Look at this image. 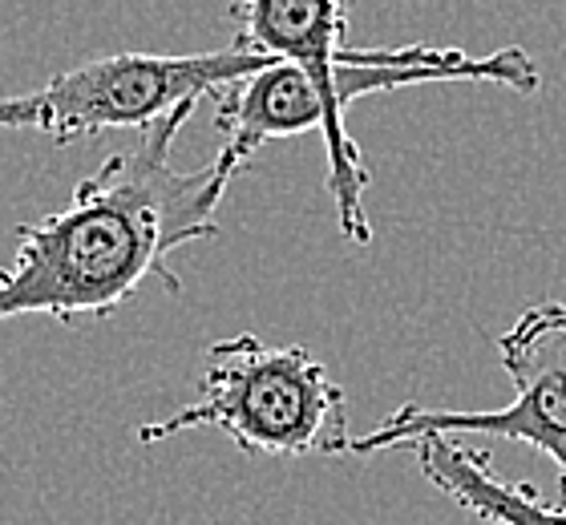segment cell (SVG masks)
<instances>
[{"mask_svg": "<svg viewBox=\"0 0 566 525\" xmlns=\"http://www.w3.org/2000/svg\"><path fill=\"white\" fill-rule=\"evenodd\" d=\"M268 65L275 57L239 45L211 53H109L36 90L0 97V129H33L61 146L106 129H150L178 105L219 97Z\"/></svg>", "mask_w": 566, "mask_h": 525, "instance_id": "obj_4", "label": "cell"}, {"mask_svg": "<svg viewBox=\"0 0 566 525\" xmlns=\"http://www.w3.org/2000/svg\"><path fill=\"white\" fill-rule=\"evenodd\" d=\"M424 481L453 505L485 525H566V505L543 502V493L522 481H506L490 465V453L465 449L453 437H421L409 444Z\"/></svg>", "mask_w": 566, "mask_h": 525, "instance_id": "obj_6", "label": "cell"}, {"mask_svg": "<svg viewBox=\"0 0 566 525\" xmlns=\"http://www.w3.org/2000/svg\"><path fill=\"white\" fill-rule=\"evenodd\" d=\"M195 105H178L142 129L134 150L109 154L61 210L12 231L17 251L0 267V324L21 315H45L53 324L109 315L146 283L182 295V280L166 259L219 234V207L243 170L219 150L199 170L175 166V141Z\"/></svg>", "mask_w": 566, "mask_h": 525, "instance_id": "obj_2", "label": "cell"}, {"mask_svg": "<svg viewBox=\"0 0 566 525\" xmlns=\"http://www.w3.org/2000/svg\"><path fill=\"white\" fill-rule=\"evenodd\" d=\"M497 356L506 368L514 400L506 409H421L401 405L377 429L353 441V456H373L401 449L421 437L485 432L502 441H518L551 456L566 485V304L543 300L526 307L518 324L497 339Z\"/></svg>", "mask_w": 566, "mask_h": 525, "instance_id": "obj_5", "label": "cell"}, {"mask_svg": "<svg viewBox=\"0 0 566 525\" xmlns=\"http://www.w3.org/2000/svg\"><path fill=\"white\" fill-rule=\"evenodd\" d=\"M356 0H231V45L268 53L275 65L251 73L214 97L219 154L248 166L260 146L316 129L328 154V190L348 243H373L365 210L368 166L348 134V105L368 94H389L429 82H490L514 94H538L543 73L526 49L506 45L485 57L461 49H356L348 45V17Z\"/></svg>", "mask_w": 566, "mask_h": 525, "instance_id": "obj_1", "label": "cell"}, {"mask_svg": "<svg viewBox=\"0 0 566 525\" xmlns=\"http://www.w3.org/2000/svg\"><path fill=\"white\" fill-rule=\"evenodd\" d=\"M214 429L243 456H344L353 453L348 397L324 360L300 344H268L255 332L214 339L199 397L138 429V444Z\"/></svg>", "mask_w": 566, "mask_h": 525, "instance_id": "obj_3", "label": "cell"}]
</instances>
